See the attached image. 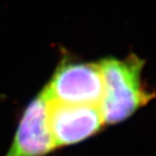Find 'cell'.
<instances>
[{"label": "cell", "mask_w": 156, "mask_h": 156, "mask_svg": "<svg viewBox=\"0 0 156 156\" xmlns=\"http://www.w3.org/2000/svg\"><path fill=\"white\" fill-rule=\"evenodd\" d=\"M48 100L66 104L100 105L104 96V78L99 63L63 59L50 83L43 88Z\"/></svg>", "instance_id": "cell-2"}, {"label": "cell", "mask_w": 156, "mask_h": 156, "mask_svg": "<svg viewBox=\"0 0 156 156\" xmlns=\"http://www.w3.org/2000/svg\"><path fill=\"white\" fill-rule=\"evenodd\" d=\"M47 121L55 148L83 141L95 135L105 123L100 105L54 100L47 102Z\"/></svg>", "instance_id": "cell-3"}, {"label": "cell", "mask_w": 156, "mask_h": 156, "mask_svg": "<svg viewBox=\"0 0 156 156\" xmlns=\"http://www.w3.org/2000/svg\"><path fill=\"white\" fill-rule=\"evenodd\" d=\"M47 102L42 90L29 103L5 156H44L55 149L47 121Z\"/></svg>", "instance_id": "cell-4"}, {"label": "cell", "mask_w": 156, "mask_h": 156, "mask_svg": "<svg viewBox=\"0 0 156 156\" xmlns=\"http://www.w3.org/2000/svg\"><path fill=\"white\" fill-rule=\"evenodd\" d=\"M104 78V96L100 105L105 123L128 119L154 97L142 80L145 61L136 55L124 59L109 58L99 62Z\"/></svg>", "instance_id": "cell-1"}]
</instances>
